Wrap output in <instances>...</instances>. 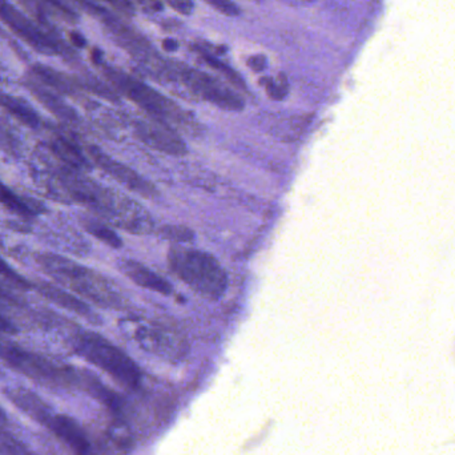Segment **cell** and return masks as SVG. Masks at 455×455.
I'll return each mask as SVG.
<instances>
[{"label": "cell", "instance_id": "cell-11", "mask_svg": "<svg viewBox=\"0 0 455 455\" xmlns=\"http://www.w3.org/2000/svg\"><path fill=\"white\" fill-rule=\"evenodd\" d=\"M47 429L52 432L59 440L63 441L76 455H88L90 443L85 437L82 427L67 416H55L48 422Z\"/></svg>", "mask_w": 455, "mask_h": 455}, {"label": "cell", "instance_id": "cell-24", "mask_svg": "<svg viewBox=\"0 0 455 455\" xmlns=\"http://www.w3.org/2000/svg\"><path fill=\"white\" fill-rule=\"evenodd\" d=\"M163 237L168 238V240H176L179 243H184V241H191L194 237V233L189 230L188 228L184 227H164L162 229Z\"/></svg>", "mask_w": 455, "mask_h": 455}, {"label": "cell", "instance_id": "cell-31", "mask_svg": "<svg viewBox=\"0 0 455 455\" xmlns=\"http://www.w3.org/2000/svg\"><path fill=\"white\" fill-rule=\"evenodd\" d=\"M163 47L167 51H175L178 48V43H176V40L167 39L163 43Z\"/></svg>", "mask_w": 455, "mask_h": 455}, {"label": "cell", "instance_id": "cell-1", "mask_svg": "<svg viewBox=\"0 0 455 455\" xmlns=\"http://www.w3.org/2000/svg\"><path fill=\"white\" fill-rule=\"evenodd\" d=\"M172 272L205 299H219L228 288V275L220 262L200 249L175 245L168 251Z\"/></svg>", "mask_w": 455, "mask_h": 455}, {"label": "cell", "instance_id": "cell-5", "mask_svg": "<svg viewBox=\"0 0 455 455\" xmlns=\"http://www.w3.org/2000/svg\"><path fill=\"white\" fill-rule=\"evenodd\" d=\"M0 358L29 379L44 382V384L67 387V385L79 384L80 381V374H77L74 369L56 365L42 355L21 349L3 339H0Z\"/></svg>", "mask_w": 455, "mask_h": 455}, {"label": "cell", "instance_id": "cell-26", "mask_svg": "<svg viewBox=\"0 0 455 455\" xmlns=\"http://www.w3.org/2000/svg\"><path fill=\"white\" fill-rule=\"evenodd\" d=\"M205 2H207L208 4L212 5V7H215L216 10L223 12L224 15L235 16L240 12L237 5H235V3L230 2V0H205Z\"/></svg>", "mask_w": 455, "mask_h": 455}, {"label": "cell", "instance_id": "cell-12", "mask_svg": "<svg viewBox=\"0 0 455 455\" xmlns=\"http://www.w3.org/2000/svg\"><path fill=\"white\" fill-rule=\"evenodd\" d=\"M123 272L128 278L138 283L141 288L149 289V291H156V293L168 296L172 291V286L164 278L160 277L154 270L147 267L140 262L133 261V259H125L122 264Z\"/></svg>", "mask_w": 455, "mask_h": 455}, {"label": "cell", "instance_id": "cell-9", "mask_svg": "<svg viewBox=\"0 0 455 455\" xmlns=\"http://www.w3.org/2000/svg\"><path fill=\"white\" fill-rule=\"evenodd\" d=\"M136 341L143 349L165 360H180L186 355V344L171 331L156 328H141L136 331Z\"/></svg>", "mask_w": 455, "mask_h": 455}, {"label": "cell", "instance_id": "cell-4", "mask_svg": "<svg viewBox=\"0 0 455 455\" xmlns=\"http://www.w3.org/2000/svg\"><path fill=\"white\" fill-rule=\"evenodd\" d=\"M104 72L111 83H114L115 87L119 88L127 98L138 104L147 114L151 115L156 122L164 123L167 125L191 124L186 112L178 104L173 103L154 88L139 82L135 77L128 76L124 72L109 68V67H107Z\"/></svg>", "mask_w": 455, "mask_h": 455}, {"label": "cell", "instance_id": "cell-25", "mask_svg": "<svg viewBox=\"0 0 455 455\" xmlns=\"http://www.w3.org/2000/svg\"><path fill=\"white\" fill-rule=\"evenodd\" d=\"M264 85L273 99H283L288 92V82L283 76L277 77V79H267V84Z\"/></svg>", "mask_w": 455, "mask_h": 455}, {"label": "cell", "instance_id": "cell-10", "mask_svg": "<svg viewBox=\"0 0 455 455\" xmlns=\"http://www.w3.org/2000/svg\"><path fill=\"white\" fill-rule=\"evenodd\" d=\"M136 133L144 144L156 149V151L173 155V156L186 155V143L176 133V131L171 128V125L160 122H141L136 125Z\"/></svg>", "mask_w": 455, "mask_h": 455}, {"label": "cell", "instance_id": "cell-15", "mask_svg": "<svg viewBox=\"0 0 455 455\" xmlns=\"http://www.w3.org/2000/svg\"><path fill=\"white\" fill-rule=\"evenodd\" d=\"M26 85L29 92L34 93L35 98H36L45 108L50 109V112H52L56 117L67 120V122H74V120H76V114H75L74 109L67 106L55 92L47 90L44 85H40L39 83L32 82V80L31 82H27Z\"/></svg>", "mask_w": 455, "mask_h": 455}, {"label": "cell", "instance_id": "cell-18", "mask_svg": "<svg viewBox=\"0 0 455 455\" xmlns=\"http://www.w3.org/2000/svg\"><path fill=\"white\" fill-rule=\"evenodd\" d=\"M32 74L43 85L52 88L56 92L64 93V95H72L75 92L71 80L67 79L60 72L55 71L50 67L35 64L32 67Z\"/></svg>", "mask_w": 455, "mask_h": 455}, {"label": "cell", "instance_id": "cell-22", "mask_svg": "<svg viewBox=\"0 0 455 455\" xmlns=\"http://www.w3.org/2000/svg\"><path fill=\"white\" fill-rule=\"evenodd\" d=\"M0 455H34L12 435L0 430Z\"/></svg>", "mask_w": 455, "mask_h": 455}, {"label": "cell", "instance_id": "cell-3", "mask_svg": "<svg viewBox=\"0 0 455 455\" xmlns=\"http://www.w3.org/2000/svg\"><path fill=\"white\" fill-rule=\"evenodd\" d=\"M77 353L101 371L114 377L120 384L136 387L140 382L138 365L116 345L93 331H82L74 339Z\"/></svg>", "mask_w": 455, "mask_h": 455}, {"label": "cell", "instance_id": "cell-7", "mask_svg": "<svg viewBox=\"0 0 455 455\" xmlns=\"http://www.w3.org/2000/svg\"><path fill=\"white\" fill-rule=\"evenodd\" d=\"M0 19L20 36L24 42L28 43L32 48L39 51L40 53H47V55H58L60 48L55 42L48 36L47 34L37 28L28 18L19 12L12 4L0 0Z\"/></svg>", "mask_w": 455, "mask_h": 455}, {"label": "cell", "instance_id": "cell-8", "mask_svg": "<svg viewBox=\"0 0 455 455\" xmlns=\"http://www.w3.org/2000/svg\"><path fill=\"white\" fill-rule=\"evenodd\" d=\"M88 156L93 160V163L100 170L108 173L117 183L123 184V186L127 187L128 189L135 192V194L141 195L144 197H154L156 195V188H155L154 184L149 183L147 179L139 175L132 168L104 154L101 149L96 148V147H90L88 148Z\"/></svg>", "mask_w": 455, "mask_h": 455}, {"label": "cell", "instance_id": "cell-21", "mask_svg": "<svg viewBox=\"0 0 455 455\" xmlns=\"http://www.w3.org/2000/svg\"><path fill=\"white\" fill-rule=\"evenodd\" d=\"M197 51H199V55L202 56L203 60H204L211 68L220 72L232 84L245 88V83H243V80L241 79L240 75H238L235 69L230 68L228 64L223 63L220 59L216 58V56H213L212 53L208 52V51L202 50V48H197Z\"/></svg>", "mask_w": 455, "mask_h": 455}, {"label": "cell", "instance_id": "cell-13", "mask_svg": "<svg viewBox=\"0 0 455 455\" xmlns=\"http://www.w3.org/2000/svg\"><path fill=\"white\" fill-rule=\"evenodd\" d=\"M8 398L18 406L19 409L28 414L32 419L39 422L43 427H47L48 422L51 421L55 414L52 409L34 393L27 389H11L7 393Z\"/></svg>", "mask_w": 455, "mask_h": 455}, {"label": "cell", "instance_id": "cell-16", "mask_svg": "<svg viewBox=\"0 0 455 455\" xmlns=\"http://www.w3.org/2000/svg\"><path fill=\"white\" fill-rule=\"evenodd\" d=\"M0 107L26 127L37 128L40 125L39 115L23 99L0 92Z\"/></svg>", "mask_w": 455, "mask_h": 455}, {"label": "cell", "instance_id": "cell-17", "mask_svg": "<svg viewBox=\"0 0 455 455\" xmlns=\"http://www.w3.org/2000/svg\"><path fill=\"white\" fill-rule=\"evenodd\" d=\"M51 149L53 154L66 163V164L72 165L76 170H83V168L88 167L87 159H85L83 152L80 151L79 147L76 144L72 143L68 139L64 136H59V138L53 139L51 141Z\"/></svg>", "mask_w": 455, "mask_h": 455}, {"label": "cell", "instance_id": "cell-29", "mask_svg": "<svg viewBox=\"0 0 455 455\" xmlns=\"http://www.w3.org/2000/svg\"><path fill=\"white\" fill-rule=\"evenodd\" d=\"M248 66L251 67L253 71H262L267 67V59L262 55L251 56L248 60Z\"/></svg>", "mask_w": 455, "mask_h": 455}, {"label": "cell", "instance_id": "cell-23", "mask_svg": "<svg viewBox=\"0 0 455 455\" xmlns=\"http://www.w3.org/2000/svg\"><path fill=\"white\" fill-rule=\"evenodd\" d=\"M0 275L4 277L8 283H12V285L18 286L20 289H29L31 288V283L26 280V278L21 277L18 272L12 269L4 259L0 257Z\"/></svg>", "mask_w": 455, "mask_h": 455}, {"label": "cell", "instance_id": "cell-32", "mask_svg": "<svg viewBox=\"0 0 455 455\" xmlns=\"http://www.w3.org/2000/svg\"><path fill=\"white\" fill-rule=\"evenodd\" d=\"M4 422H5L4 411H3L2 409H0V425L4 424Z\"/></svg>", "mask_w": 455, "mask_h": 455}, {"label": "cell", "instance_id": "cell-28", "mask_svg": "<svg viewBox=\"0 0 455 455\" xmlns=\"http://www.w3.org/2000/svg\"><path fill=\"white\" fill-rule=\"evenodd\" d=\"M111 7H114L115 10L122 11L124 15H132L133 13V5L130 0H106Z\"/></svg>", "mask_w": 455, "mask_h": 455}, {"label": "cell", "instance_id": "cell-30", "mask_svg": "<svg viewBox=\"0 0 455 455\" xmlns=\"http://www.w3.org/2000/svg\"><path fill=\"white\" fill-rule=\"evenodd\" d=\"M0 331L3 333H15L16 331L15 326L3 315L2 310H0Z\"/></svg>", "mask_w": 455, "mask_h": 455}, {"label": "cell", "instance_id": "cell-19", "mask_svg": "<svg viewBox=\"0 0 455 455\" xmlns=\"http://www.w3.org/2000/svg\"><path fill=\"white\" fill-rule=\"evenodd\" d=\"M0 204L4 205L8 211L15 213V215L21 216V218H32L37 213L36 208L31 203L11 191L2 181H0Z\"/></svg>", "mask_w": 455, "mask_h": 455}, {"label": "cell", "instance_id": "cell-2", "mask_svg": "<svg viewBox=\"0 0 455 455\" xmlns=\"http://www.w3.org/2000/svg\"><path fill=\"white\" fill-rule=\"evenodd\" d=\"M36 262L51 277L95 304L107 307H122V299L119 294L93 270L58 254H39L36 257Z\"/></svg>", "mask_w": 455, "mask_h": 455}, {"label": "cell", "instance_id": "cell-14", "mask_svg": "<svg viewBox=\"0 0 455 455\" xmlns=\"http://www.w3.org/2000/svg\"><path fill=\"white\" fill-rule=\"evenodd\" d=\"M36 289L44 299H50L53 304L59 305L63 309L76 313V315H82V317L87 318V320L96 318L92 309L84 301L77 299L74 294L63 291L59 286L42 281V283H37Z\"/></svg>", "mask_w": 455, "mask_h": 455}, {"label": "cell", "instance_id": "cell-27", "mask_svg": "<svg viewBox=\"0 0 455 455\" xmlns=\"http://www.w3.org/2000/svg\"><path fill=\"white\" fill-rule=\"evenodd\" d=\"M15 141H13L11 133H8V131L4 130V128L0 127V148L7 152H13L15 151Z\"/></svg>", "mask_w": 455, "mask_h": 455}, {"label": "cell", "instance_id": "cell-20", "mask_svg": "<svg viewBox=\"0 0 455 455\" xmlns=\"http://www.w3.org/2000/svg\"><path fill=\"white\" fill-rule=\"evenodd\" d=\"M84 228L93 237L103 241L104 243L112 246V248H120L123 245L117 233L108 226H106V224L100 223V221L87 219V220H84Z\"/></svg>", "mask_w": 455, "mask_h": 455}, {"label": "cell", "instance_id": "cell-6", "mask_svg": "<svg viewBox=\"0 0 455 455\" xmlns=\"http://www.w3.org/2000/svg\"><path fill=\"white\" fill-rule=\"evenodd\" d=\"M173 71L184 83V85H187L199 98L204 99L220 108L229 109V111H240L243 108V99L235 95L229 88L224 87L220 82L213 79L210 75L187 66H178Z\"/></svg>", "mask_w": 455, "mask_h": 455}]
</instances>
